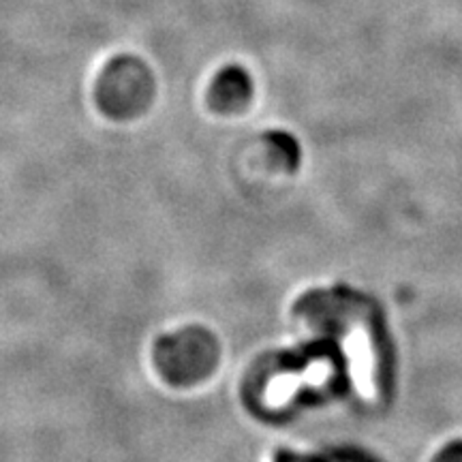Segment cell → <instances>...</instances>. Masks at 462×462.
I'll return each mask as SVG.
<instances>
[{
  "mask_svg": "<svg viewBox=\"0 0 462 462\" xmlns=\"http://www.w3.org/2000/svg\"><path fill=\"white\" fill-rule=\"evenodd\" d=\"M157 82L146 62L135 56L109 60L97 82V101L112 118L129 120L146 112L157 92Z\"/></svg>",
  "mask_w": 462,
  "mask_h": 462,
  "instance_id": "obj_1",
  "label": "cell"
},
{
  "mask_svg": "<svg viewBox=\"0 0 462 462\" xmlns=\"http://www.w3.org/2000/svg\"><path fill=\"white\" fill-rule=\"evenodd\" d=\"M157 362L171 383H195L215 371L218 362L217 338L201 328H189L165 337L159 340Z\"/></svg>",
  "mask_w": 462,
  "mask_h": 462,
  "instance_id": "obj_2",
  "label": "cell"
},
{
  "mask_svg": "<svg viewBox=\"0 0 462 462\" xmlns=\"http://www.w3.org/2000/svg\"><path fill=\"white\" fill-rule=\"evenodd\" d=\"M253 97V79L245 67L229 65L218 71L210 86V106L218 112H238Z\"/></svg>",
  "mask_w": 462,
  "mask_h": 462,
  "instance_id": "obj_3",
  "label": "cell"
},
{
  "mask_svg": "<svg viewBox=\"0 0 462 462\" xmlns=\"http://www.w3.org/2000/svg\"><path fill=\"white\" fill-rule=\"evenodd\" d=\"M265 142L270 143V150H273V154L281 165L289 167V170H296V165L300 163V146L296 137L289 135L285 131H270L265 135Z\"/></svg>",
  "mask_w": 462,
  "mask_h": 462,
  "instance_id": "obj_4",
  "label": "cell"
},
{
  "mask_svg": "<svg viewBox=\"0 0 462 462\" xmlns=\"http://www.w3.org/2000/svg\"><path fill=\"white\" fill-rule=\"evenodd\" d=\"M435 462H462V443H454V446L443 449Z\"/></svg>",
  "mask_w": 462,
  "mask_h": 462,
  "instance_id": "obj_5",
  "label": "cell"
}]
</instances>
